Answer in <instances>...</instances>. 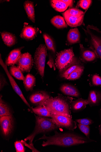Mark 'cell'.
<instances>
[{"label": "cell", "mask_w": 101, "mask_h": 152, "mask_svg": "<svg viewBox=\"0 0 101 152\" xmlns=\"http://www.w3.org/2000/svg\"><path fill=\"white\" fill-rule=\"evenodd\" d=\"M44 140L42 144L43 147L51 145L68 147L87 143L89 142V138L75 133H59L55 132L52 136H47L43 135L39 140Z\"/></svg>", "instance_id": "1"}, {"label": "cell", "mask_w": 101, "mask_h": 152, "mask_svg": "<svg viewBox=\"0 0 101 152\" xmlns=\"http://www.w3.org/2000/svg\"><path fill=\"white\" fill-rule=\"evenodd\" d=\"M73 99L59 94L56 97L47 100L44 106L51 115H59L72 118L71 105Z\"/></svg>", "instance_id": "2"}, {"label": "cell", "mask_w": 101, "mask_h": 152, "mask_svg": "<svg viewBox=\"0 0 101 152\" xmlns=\"http://www.w3.org/2000/svg\"><path fill=\"white\" fill-rule=\"evenodd\" d=\"M36 125L33 132L24 140L25 142L29 141V144L33 148H34L33 141L37 134L51 132L59 128L52 118L39 116H36Z\"/></svg>", "instance_id": "3"}, {"label": "cell", "mask_w": 101, "mask_h": 152, "mask_svg": "<svg viewBox=\"0 0 101 152\" xmlns=\"http://www.w3.org/2000/svg\"><path fill=\"white\" fill-rule=\"evenodd\" d=\"M83 29L86 35V40L101 60V31L93 25H89L86 29Z\"/></svg>", "instance_id": "4"}, {"label": "cell", "mask_w": 101, "mask_h": 152, "mask_svg": "<svg viewBox=\"0 0 101 152\" xmlns=\"http://www.w3.org/2000/svg\"><path fill=\"white\" fill-rule=\"evenodd\" d=\"M76 58L73 48L65 49L57 53L55 65L61 72Z\"/></svg>", "instance_id": "5"}, {"label": "cell", "mask_w": 101, "mask_h": 152, "mask_svg": "<svg viewBox=\"0 0 101 152\" xmlns=\"http://www.w3.org/2000/svg\"><path fill=\"white\" fill-rule=\"evenodd\" d=\"M47 48L45 45H40L35 53L34 62L36 70L42 79L44 75L45 69L47 55Z\"/></svg>", "instance_id": "6"}, {"label": "cell", "mask_w": 101, "mask_h": 152, "mask_svg": "<svg viewBox=\"0 0 101 152\" xmlns=\"http://www.w3.org/2000/svg\"><path fill=\"white\" fill-rule=\"evenodd\" d=\"M50 117L59 128H64L73 131L77 127L76 123L71 118L51 114Z\"/></svg>", "instance_id": "7"}, {"label": "cell", "mask_w": 101, "mask_h": 152, "mask_svg": "<svg viewBox=\"0 0 101 152\" xmlns=\"http://www.w3.org/2000/svg\"><path fill=\"white\" fill-rule=\"evenodd\" d=\"M34 63L32 55L27 52L21 54L17 64L23 72H30Z\"/></svg>", "instance_id": "8"}, {"label": "cell", "mask_w": 101, "mask_h": 152, "mask_svg": "<svg viewBox=\"0 0 101 152\" xmlns=\"http://www.w3.org/2000/svg\"><path fill=\"white\" fill-rule=\"evenodd\" d=\"M0 125L3 136L5 137H9L14 129V122L12 115L0 117Z\"/></svg>", "instance_id": "9"}, {"label": "cell", "mask_w": 101, "mask_h": 152, "mask_svg": "<svg viewBox=\"0 0 101 152\" xmlns=\"http://www.w3.org/2000/svg\"><path fill=\"white\" fill-rule=\"evenodd\" d=\"M1 64L3 67L5 71L7 77L9 80L10 84L14 91L20 96V98L21 99L24 103L29 107L31 108L30 105L27 102L26 100L25 99L23 93L20 89V87L17 85V83L16 82L15 80H14L12 77V76L10 75L9 72L7 67V65L6 64H4L3 62L1 57Z\"/></svg>", "instance_id": "10"}, {"label": "cell", "mask_w": 101, "mask_h": 152, "mask_svg": "<svg viewBox=\"0 0 101 152\" xmlns=\"http://www.w3.org/2000/svg\"><path fill=\"white\" fill-rule=\"evenodd\" d=\"M39 32V30L37 28L25 23L20 36L22 38L26 40H32L37 36Z\"/></svg>", "instance_id": "11"}, {"label": "cell", "mask_w": 101, "mask_h": 152, "mask_svg": "<svg viewBox=\"0 0 101 152\" xmlns=\"http://www.w3.org/2000/svg\"><path fill=\"white\" fill-rule=\"evenodd\" d=\"M80 55L81 60L84 62H94L99 58L94 50L91 47L89 48L84 47L80 45Z\"/></svg>", "instance_id": "12"}, {"label": "cell", "mask_w": 101, "mask_h": 152, "mask_svg": "<svg viewBox=\"0 0 101 152\" xmlns=\"http://www.w3.org/2000/svg\"><path fill=\"white\" fill-rule=\"evenodd\" d=\"M50 98L49 94L45 91H39L32 94L30 98L31 102L37 106H43L45 101Z\"/></svg>", "instance_id": "13"}, {"label": "cell", "mask_w": 101, "mask_h": 152, "mask_svg": "<svg viewBox=\"0 0 101 152\" xmlns=\"http://www.w3.org/2000/svg\"><path fill=\"white\" fill-rule=\"evenodd\" d=\"M50 2L52 7L59 12L65 11L68 7H73V1L71 0H52Z\"/></svg>", "instance_id": "14"}, {"label": "cell", "mask_w": 101, "mask_h": 152, "mask_svg": "<svg viewBox=\"0 0 101 152\" xmlns=\"http://www.w3.org/2000/svg\"><path fill=\"white\" fill-rule=\"evenodd\" d=\"M24 47L15 49L11 51L8 55L5 61L7 66H12L17 64L21 54V51Z\"/></svg>", "instance_id": "15"}, {"label": "cell", "mask_w": 101, "mask_h": 152, "mask_svg": "<svg viewBox=\"0 0 101 152\" xmlns=\"http://www.w3.org/2000/svg\"><path fill=\"white\" fill-rule=\"evenodd\" d=\"M62 15L67 24L70 27H76L81 26L83 23L84 15L77 18L70 16L65 12Z\"/></svg>", "instance_id": "16"}, {"label": "cell", "mask_w": 101, "mask_h": 152, "mask_svg": "<svg viewBox=\"0 0 101 152\" xmlns=\"http://www.w3.org/2000/svg\"><path fill=\"white\" fill-rule=\"evenodd\" d=\"M83 66L76 58L75 60L62 71L60 73V76L67 79L69 75L77 68Z\"/></svg>", "instance_id": "17"}, {"label": "cell", "mask_w": 101, "mask_h": 152, "mask_svg": "<svg viewBox=\"0 0 101 152\" xmlns=\"http://www.w3.org/2000/svg\"><path fill=\"white\" fill-rule=\"evenodd\" d=\"M67 41L69 45H72L80 42V34L78 28H76L69 30L67 36Z\"/></svg>", "instance_id": "18"}, {"label": "cell", "mask_w": 101, "mask_h": 152, "mask_svg": "<svg viewBox=\"0 0 101 152\" xmlns=\"http://www.w3.org/2000/svg\"><path fill=\"white\" fill-rule=\"evenodd\" d=\"M61 91L65 95L78 97L80 94L77 88L73 86L65 84L60 87Z\"/></svg>", "instance_id": "19"}, {"label": "cell", "mask_w": 101, "mask_h": 152, "mask_svg": "<svg viewBox=\"0 0 101 152\" xmlns=\"http://www.w3.org/2000/svg\"><path fill=\"white\" fill-rule=\"evenodd\" d=\"M1 34L4 43L8 47H12L17 42V38L13 34L4 31L1 32Z\"/></svg>", "instance_id": "20"}, {"label": "cell", "mask_w": 101, "mask_h": 152, "mask_svg": "<svg viewBox=\"0 0 101 152\" xmlns=\"http://www.w3.org/2000/svg\"><path fill=\"white\" fill-rule=\"evenodd\" d=\"M24 6L28 18L35 23V15L33 3L30 1H26L24 3Z\"/></svg>", "instance_id": "21"}, {"label": "cell", "mask_w": 101, "mask_h": 152, "mask_svg": "<svg viewBox=\"0 0 101 152\" xmlns=\"http://www.w3.org/2000/svg\"><path fill=\"white\" fill-rule=\"evenodd\" d=\"M23 81L24 85L27 91H32L36 84L35 77L30 74H28L25 77Z\"/></svg>", "instance_id": "22"}, {"label": "cell", "mask_w": 101, "mask_h": 152, "mask_svg": "<svg viewBox=\"0 0 101 152\" xmlns=\"http://www.w3.org/2000/svg\"><path fill=\"white\" fill-rule=\"evenodd\" d=\"M51 22L57 29L66 28L68 27L64 18L60 15L54 17L51 19Z\"/></svg>", "instance_id": "23"}, {"label": "cell", "mask_w": 101, "mask_h": 152, "mask_svg": "<svg viewBox=\"0 0 101 152\" xmlns=\"http://www.w3.org/2000/svg\"><path fill=\"white\" fill-rule=\"evenodd\" d=\"M88 104L89 102L88 100L79 99L72 102L71 108L74 112L78 111L84 108Z\"/></svg>", "instance_id": "24"}, {"label": "cell", "mask_w": 101, "mask_h": 152, "mask_svg": "<svg viewBox=\"0 0 101 152\" xmlns=\"http://www.w3.org/2000/svg\"><path fill=\"white\" fill-rule=\"evenodd\" d=\"M89 104L96 105L101 101V94L95 91H91L88 100Z\"/></svg>", "instance_id": "25"}, {"label": "cell", "mask_w": 101, "mask_h": 152, "mask_svg": "<svg viewBox=\"0 0 101 152\" xmlns=\"http://www.w3.org/2000/svg\"><path fill=\"white\" fill-rule=\"evenodd\" d=\"M1 95L0 99V117L9 116L12 115V112L9 106L2 99Z\"/></svg>", "instance_id": "26"}, {"label": "cell", "mask_w": 101, "mask_h": 152, "mask_svg": "<svg viewBox=\"0 0 101 152\" xmlns=\"http://www.w3.org/2000/svg\"><path fill=\"white\" fill-rule=\"evenodd\" d=\"M31 108L33 111L39 116L46 117H51V114L44 105Z\"/></svg>", "instance_id": "27"}, {"label": "cell", "mask_w": 101, "mask_h": 152, "mask_svg": "<svg viewBox=\"0 0 101 152\" xmlns=\"http://www.w3.org/2000/svg\"><path fill=\"white\" fill-rule=\"evenodd\" d=\"M9 73L10 75L16 79L23 80L25 77L20 69L16 66L12 65L10 68Z\"/></svg>", "instance_id": "28"}, {"label": "cell", "mask_w": 101, "mask_h": 152, "mask_svg": "<svg viewBox=\"0 0 101 152\" xmlns=\"http://www.w3.org/2000/svg\"><path fill=\"white\" fill-rule=\"evenodd\" d=\"M43 37L47 49L55 53L56 52V48L53 39L49 35L46 33L43 34Z\"/></svg>", "instance_id": "29"}, {"label": "cell", "mask_w": 101, "mask_h": 152, "mask_svg": "<svg viewBox=\"0 0 101 152\" xmlns=\"http://www.w3.org/2000/svg\"><path fill=\"white\" fill-rule=\"evenodd\" d=\"M84 69L83 66L76 69L69 75L68 80H74L79 79L83 72Z\"/></svg>", "instance_id": "30"}, {"label": "cell", "mask_w": 101, "mask_h": 152, "mask_svg": "<svg viewBox=\"0 0 101 152\" xmlns=\"http://www.w3.org/2000/svg\"><path fill=\"white\" fill-rule=\"evenodd\" d=\"M65 12L70 16L77 18L84 15L83 11L76 8H71Z\"/></svg>", "instance_id": "31"}, {"label": "cell", "mask_w": 101, "mask_h": 152, "mask_svg": "<svg viewBox=\"0 0 101 152\" xmlns=\"http://www.w3.org/2000/svg\"><path fill=\"white\" fill-rule=\"evenodd\" d=\"M91 0H80L77 4V7L86 10L91 6L92 3Z\"/></svg>", "instance_id": "32"}, {"label": "cell", "mask_w": 101, "mask_h": 152, "mask_svg": "<svg viewBox=\"0 0 101 152\" xmlns=\"http://www.w3.org/2000/svg\"><path fill=\"white\" fill-rule=\"evenodd\" d=\"M78 126L80 130L87 137L89 138L90 132V127L89 126H86L79 124Z\"/></svg>", "instance_id": "33"}, {"label": "cell", "mask_w": 101, "mask_h": 152, "mask_svg": "<svg viewBox=\"0 0 101 152\" xmlns=\"http://www.w3.org/2000/svg\"><path fill=\"white\" fill-rule=\"evenodd\" d=\"M76 121L81 125L89 126L93 123V121L88 118H83L76 119Z\"/></svg>", "instance_id": "34"}, {"label": "cell", "mask_w": 101, "mask_h": 152, "mask_svg": "<svg viewBox=\"0 0 101 152\" xmlns=\"http://www.w3.org/2000/svg\"><path fill=\"white\" fill-rule=\"evenodd\" d=\"M15 147L17 152H24L25 149L23 143L21 141H17L15 143Z\"/></svg>", "instance_id": "35"}, {"label": "cell", "mask_w": 101, "mask_h": 152, "mask_svg": "<svg viewBox=\"0 0 101 152\" xmlns=\"http://www.w3.org/2000/svg\"><path fill=\"white\" fill-rule=\"evenodd\" d=\"M93 85L96 86H101V77L97 75H94L92 78Z\"/></svg>", "instance_id": "36"}, {"label": "cell", "mask_w": 101, "mask_h": 152, "mask_svg": "<svg viewBox=\"0 0 101 152\" xmlns=\"http://www.w3.org/2000/svg\"><path fill=\"white\" fill-rule=\"evenodd\" d=\"M8 83L5 77L2 75H1V77H0V89H1V91L4 87Z\"/></svg>", "instance_id": "37"}, {"label": "cell", "mask_w": 101, "mask_h": 152, "mask_svg": "<svg viewBox=\"0 0 101 152\" xmlns=\"http://www.w3.org/2000/svg\"></svg>", "instance_id": "38"}]
</instances>
